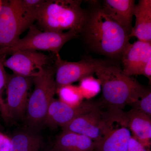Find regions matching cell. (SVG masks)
<instances>
[{
    "label": "cell",
    "instance_id": "6da1fadb",
    "mask_svg": "<svg viewBox=\"0 0 151 151\" xmlns=\"http://www.w3.org/2000/svg\"><path fill=\"white\" fill-rule=\"evenodd\" d=\"M81 33L94 51L113 59L121 58L129 43V33L108 17L101 7L87 12Z\"/></svg>",
    "mask_w": 151,
    "mask_h": 151
},
{
    "label": "cell",
    "instance_id": "7a4b0ae2",
    "mask_svg": "<svg viewBox=\"0 0 151 151\" xmlns=\"http://www.w3.org/2000/svg\"><path fill=\"white\" fill-rule=\"evenodd\" d=\"M95 73L101 84L103 104L108 109L122 110L137 102L146 89L116 65L105 62Z\"/></svg>",
    "mask_w": 151,
    "mask_h": 151
},
{
    "label": "cell",
    "instance_id": "3957f363",
    "mask_svg": "<svg viewBox=\"0 0 151 151\" xmlns=\"http://www.w3.org/2000/svg\"><path fill=\"white\" fill-rule=\"evenodd\" d=\"M81 0H45L37 18L43 31L81 33L87 12L81 8Z\"/></svg>",
    "mask_w": 151,
    "mask_h": 151
},
{
    "label": "cell",
    "instance_id": "277c9868",
    "mask_svg": "<svg viewBox=\"0 0 151 151\" xmlns=\"http://www.w3.org/2000/svg\"><path fill=\"white\" fill-rule=\"evenodd\" d=\"M34 89L30 95L25 118L27 124L34 129L45 125L47 111L56 93L54 65L33 78Z\"/></svg>",
    "mask_w": 151,
    "mask_h": 151
},
{
    "label": "cell",
    "instance_id": "5b68a950",
    "mask_svg": "<svg viewBox=\"0 0 151 151\" xmlns=\"http://www.w3.org/2000/svg\"><path fill=\"white\" fill-rule=\"evenodd\" d=\"M125 113L121 110L108 109L104 112L100 105L76 117L62 127L63 131L81 134L96 143L103 139L115 126V123L126 122Z\"/></svg>",
    "mask_w": 151,
    "mask_h": 151
},
{
    "label": "cell",
    "instance_id": "8992f818",
    "mask_svg": "<svg viewBox=\"0 0 151 151\" xmlns=\"http://www.w3.org/2000/svg\"><path fill=\"white\" fill-rule=\"evenodd\" d=\"M78 35L71 31L61 32L42 31L33 24L28 29L24 37L19 39L12 46L0 51V55H7L24 50L47 51L58 54L65 43Z\"/></svg>",
    "mask_w": 151,
    "mask_h": 151
},
{
    "label": "cell",
    "instance_id": "52a82bcc",
    "mask_svg": "<svg viewBox=\"0 0 151 151\" xmlns=\"http://www.w3.org/2000/svg\"><path fill=\"white\" fill-rule=\"evenodd\" d=\"M33 80L15 73L8 75L6 102L1 108L5 118L14 120L25 117Z\"/></svg>",
    "mask_w": 151,
    "mask_h": 151
},
{
    "label": "cell",
    "instance_id": "ba28073f",
    "mask_svg": "<svg viewBox=\"0 0 151 151\" xmlns=\"http://www.w3.org/2000/svg\"><path fill=\"white\" fill-rule=\"evenodd\" d=\"M52 57L35 50H19L12 53L4 63L14 73L34 78L41 75L49 66L54 65Z\"/></svg>",
    "mask_w": 151,
    "mask_h": 151
},
{
    "label": "cell",
    "instance_id": "9c48e42d",
    "mask_svg": "<svg viewBox=\"0 0 151 151\" xmlns=\"http://www.w3.org/2000/svg\"><path fill=\"white\" fill-rule=\"evenodd\" d=\"M55 82L57 88L72 84L86 76L93 75L105 62L87 58L77 62L63 60L59 54L54 55Z\"/></svg>",
    "mask_w": 151,
    "mask_h": 151
},
{
    "label": "cell",
    "instance_id": "30bf717a",
    "mask_svg": "<svg viewBox=\"0 0 151 151\" xmlns=\"http://www.w3.org/2000/svg\"><path fill=\"white\" fill-rule=\"evenodd\" d=\"M22 33L15 0L1 1L0 5V51L9 47Z\"/></svg>",
    "mask_w": 151,
    "mask_h": 151
},
{
    "label": "cell",
    "instance_id": "8fae6325",
    "mask_svg": "<svg viewBox=\"0 0 151 151\" xmlns=\"http://www.w3.org/2000/svg\"><path fill=\"white\" fill-rule=\"evenodd\" d=\"M99 104L91 101L83 102L80 106L72 107L53 99L49 107L45 125L61 128L78 116L94 109Z\"/></svg>",
    "mask_w": 151,
    "mask_h": 151
},
{
    "label": "cell",
    "instance_id": "7c38bea8",
    "mask_svg": "<svg viewBox=\"0 0 151 151\" xmlns=\"http://www.w3.org/2000/svg\"><path fill=\"white\" fill-rule=\"evenodd\" d=\"M151 58V42L137 40L128 44L121 57L123 72L127 76L142 75L143 68Z\"/></svg>",
    "mask_w": 151,
    "mask_h": 151
},
{
    "label": "cell",
    "instance_id": "4fadbf2b",
    "mask_svg": "<svg viewBox=\"0 0 151 151\" xmlns=\"http://www.w3.org/2000/svg\"><path fill=\"white\" fill-rule=\"evenodd\" d=\"M135 5L134 0H104L101 8L108 17L130 34Z\"/></svg>",
    "mask_w": 151,
    "mask_h": 151
},
{
    "label": "cell",
    "instance_id": "5bb4252c",
    "mask_svg": "<svg viewBox=\"0 0 151 151\" xmlns=\"http://www.w3.org/2000/svg\"><path fill=\"white\" fill-rule=\"evenodd\" d=\"M136 18L130 38L137 37L138 40L151 42V1L140 0L135 5L134 12Z\"/></svg>",
    "mask_w": 151,
    "mask_h": 151
},
{
    "label": "cell",
    "instance_id": "9a60e30c",
    "mask_svg": "<svg viewBox=\"0 0 151 151\" xmlns=\"http://www.w3.org/2000/svg\"><path fill=\"white\" fill-rule=\"evenodd\" d=\"M126 116L127 127L132 137L146 147L150 148L151 143V117L134 108L126 113Z\"/></svg>",
    "mask_w": 151,
    "mask_h": 151
},
{
    "label": "cell",
    "instance_id": "2e32d148",
    "mask_svg": "<svg viewBox=\"0 0 151 151\" xmlns=\"http://www.w3.org/2000/svg\"><path fill=\"white\" fill-rule=\"evenodd\" d=\"M115 127V126H114ZM95 144L94 151H128L131 132L127 124H119Z\"/></svg>",
    "mask_w": 151,
    "mask_h": 151
},
{
    "label": "cell",
    "instance_id": "e0dca14e",
    "mask_svg": "<svg viewBox=\"0 0 151 151\" xmlns=\"http://www.w3.org/2000/svg\"><path fill=\"white\" fill-rule=\"evenodd\" d=\"M53 148L60 151H94L95 143L84 135L63 131L56 138Z\"/></svg>",
    "mask_w": 151,
    "mask_h": 151
},
{
    "label": "cell",
    "instance_id": "ac0fdd59",
    "mask_svg": "<svg viewBox=\"0 0 151 151\" xmlns=\"http://www.w3.org/2000/svg\"><path fill=\"white\" fill-rule=\"evenodd\" d=\"M11 139L10 151H40L43 145L41 137L34 131H21Z\"/></svg>",
    "mask_w": 151,
    "mask_h": 151
},
{
    "label": "cell",
    "instance_id": "d6986e66",
    "mask_svg": "<svg viewBox=\"0 0 151 151\" xmlns=\"http://www.w3.org/2000/svg\"><path fill=\"white\" fill-rule=\"evenodd\" d=\"M45 0H15L22 32L33 25Z\"/></svg>",
    "mask_w": 151,
    "mask_h": 151
},
{
    "label": "cell",
    "instance_id": "ffe728a7",
    "mask_svg": "<svg viewBox=\"0 0 151 151\" xmlns=\"http://www.w3.org/2000/svg\"><path fill=\"white\" fill-rule=\"evenodd\" d=\"M56 93L59 100L72 107L80 106L84 98L78 86L72 84L64 85L57 88Z\"/></svg>",
    "mask_w": 151,
    "mask_h": 151
},
{
    "label": "cell",
    "instance_id": "44dd1931",
    "mask_svg": "<svg viewBox=\"0 0 151 151\" xmlns=\"http://www.w3.org/2000/svg\"><path fill=\"white\" fill-rule=\"evenodd\" d=\"M78 86L84 99L87 100L97 96L101 89L100 81L92 75L86 76L81 79Z\"/></svg>",
    "mask_w": 151,
    "mask_h": 151
},
{
    "label": "cell",
    "instance_id": "7402d4cb",
    "mask_svg": "<svg viewBox=\"0 0 151 151\" xmlns=\"http://www.w3.org/2000/svg\"><path fill=\"white\" fill-rule=\"evenodd\" d=\"M133 108L142 112L151 117V92L150 89L146 88L139 100L131 105Z\"/></svg>",
    "mask_w": 151,
    "mask_h": 151
},
{
    "label": "cell",
    "instance_id": "603a6c76",
    "mask_svg": "<svg viewBox=\"0 0 151 151\" xmlns=\"http://www.w3.org/2000/svg\"><path fill=\"white\" fill-rule=\"evenodd\" d=\"M6 55H0V105L4 103L1 93L3 89L6 87L8 75L5 69L4 65V63L6 59Z\"/></svg>",
    "mask_w": 151,
    "mask_h": 151
},
{
    "label": "cell",
    "instance_id": "cb8c5ba5",
    "mask_svg": "<svg viewBox=\"0 0 151 151\" xmlns=\"http://www.w3.org/2000/svg\"><path fill=\"white\" fill-rule=\"evenodd\" d=\"M128 151H150V148L146 147L137 140L131 136L129 145Z\"/></svg>",
    "mask_w": 151,
    "mask_h": 151
},
{
    "label": "cell",
    "instance_id": "d4e9b609",
    "mask_svg": "<svg viewBox=\"0 0 151 151\" xmlns=\"http://www.w3.org/2000/svg\"><path fill=\"white\" fill-rule=\"evenodd\" d=\"M11 139L0 132V151H10Z\"/></svg>",
    "mask_w": 151,
    "mask_h": 151
},
{
    "label": "cell",
    "instance_id": "484cf974",
    "mask_svg": "<svg viewBox=\"0 0 151 151\" xmlns=\"http://www.w3.org/2000/svg\"><path fill=\"white\" fill-rule=\"evenodd\" d=\"M142 75L144 76L149 79L150 83L151 81V58L146 63L143 68Z\"/></svg>",
    "mask_w": 151,
    "mask_h": 151
},
{
    "label": "cell",
    "instance_id": "4316f807",
    "mask_svg": "<svg viewBox=\"0 0 151 151\" xmlns=\"http://www.w3.org/2000/svg\"><path fill=\"white\" fill-rule=\"evenodd\" d=\"M47 151H60L58 150H56V149H54V148H52V149H50V150H49Z\"/></svg>",
    "mask_w": 151,
    "mask_h": 151
},
{
    "label": "cell",
    "instance_id": "83f0119b",
    "mask_svg": "<svg viewBox=\"0 0 151 151\" xmlns=\"http://www.w3.org/2000/svg\"><path fill=\"white\" fill-rule=\"evenodd\" d=\"M1 1H0V5H1Z\"/></svg>",
    "mask_w": 151,
    "mask_h": 151
},
{
    "label": "cell",
    "instance_id": "f1b7e54d",
    "mask_svg": "<svg viewBox=\"0 0 151 151\" xmlns=\"http://www.w3.org/2000/svg\"><path fill=\"white\" fill-rule=\"evenodd\" d=\"M1 125H0V129H1Z\"/></svg>",
    "mask_w": 151,
    "mask_h": 151
}]
</instances>
